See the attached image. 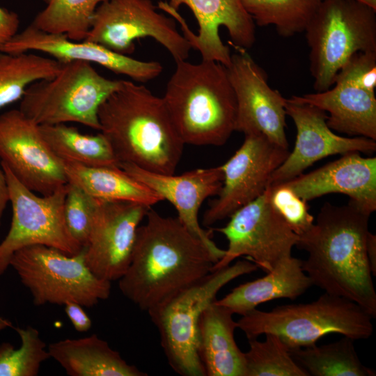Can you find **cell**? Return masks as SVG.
Here are the masks:
<instances>
[{
	"label": "cell",
	"mask_w": 376,
	"mask_h": 376,
	"mask_svg": "<svg viewBox=\"0 0 376 376\" xmlns=\"http://www.w3.org/2000/svg\"><path fill=\"white\" fill-rule=\"evenodd\" d=\"M139 226L130 265L118 280L122 294L148 312L212 272L217 262L178 217L150 207Z\"/></svg>",
	"instance_id": "1"
},
{
	"label": "cell",
	"mask_w": 376,
	"mask_h": 376,
	"mask_svg": "<svg viewBox=\"0 0 376 376\" xmlns=\"http://www.w3.org/2000/svg\"><path fill=\"white\" fill-rule=\"evenodd\" d=\"M369 214L354 202L326 203L296 244L308 253L302 269L315 285L350 299L376 317V292L366 254Z\"/></svg>",
	"instance_id": "2"
},
{
	"label": "cell",
	"mask_w": 376,
	"mask_h": 376,
	"mask_svg": "<svg viewBox=\"0 0 376 376\" xmlns=\"http://www.w3.org/2000/svg\"><path fill=\"white\" fill-rule=\"evenodd\" d=\"M100 131L119 162L173 175L185 143L179 136L162 97L143 85L122 79L121 86L100 105Z\"/></svg>",
	"instance_id": "3"
},
{
	"label": "cell",
	"mask_w": 376,
	"mask_h": 376,
	"mask_svg": "<svg viewBox=\"0 0 376 376\" xmlns=\"http://www.w3.org/2000/svg\"><path fill=\"white\" fill-rule=\"evenodd\" d=\"M162 99L185 144L220 146L235 131L237 102L227 68L212 60L176 61Z\"/></svg>",
	"instance_id": "4"
},
{
	"label": "cell",
	"mask_w": 376,
	"mask_h": 376,
	"mask_svg": "<svg viewBox=\"0 0 376 376\" xmlns=\"http://www.w3.org/2000/svg\"><path fill=\"white\" fill-rule=\"evenodd\" d=\"M373 318L357 303L324 292L310 303L277 306L269 311L255 308L242 315L237 326L247 339L274 334L293 350L313 346L330 334L367 339L373 332Z\"/></svg>",
	"instance_id": "5"
},
{
	"label": "cell",
	"mask_w": 376,
	"mask_h": 376,
	"mask_svg": "<svg viewBox=\"0 0 376 376\" xmlns=\"http://www.w3.org/2000/svg\"><path fill=\"white\" fill-rule=\"evenodd\" d=\"M258 267L249 260H238L211 272L196 283L148 312L157 327L161 346L171 368L182 376H205L198 354V331L205 308L217 299L229 282Z\"/></svg>",
	"instance_id": "6"
},
{
	"label": "cell",
	"mask_w": 376,
	"mask_h": 376,
	"mask_svg": "<svg viewBox=\"0 0 376 376\" xmlns=\"http://www.w3.org/2000/svg\"><path fill=\"white\" fill-rule=\"evenodd\" d=\"M304 32L313 88L324 91L354 54L376 52V10L355 0H322Z\"/></svg>",
	"instance_id": "7"
},
{
	"label": "cell",
	"mask_w": 376,
	"mask_h": 376,
	"mask_svg": "<svg viewBox=\"0 0 376 376\" xmlns=\"http://www.w3.org/2000/svg\"><path fill=\"white\" fill-rule=\"evenodd\" d=\"M61 63L55 76L28 87L19 109L38 125L77 123L100 132L99 108L122 79L106 78L87 62Z\"/></svg>",
	"instance_id": "8"
},
{
	"label": "cell",
	"mask_w": 376,
	"mask_h": 376,
	"mask_svg": "<svg viewBox=\"0 0 376 376\" xmlns=\"http://www.w3.org/2000/svg\"><path fill=\"white\" fill-rule=\"evenodd\" d=\"M10 266L36 306L73 301L91 308L111 294V282L99 279L87 267L84 247L68 255L43 244L26 246L13 254Z\"/></svg>",
	"instance_id": "9"
},
{
	"label": "cell",
	"mask_w": 376,
	"mask_h": 376,
	"mask_svg": "<svg viewBox=\"0 0 376 376\" xmlns=\"http://www.w3.org/2000/svg\"><path fill=\"white\" fill-rule=\"evenodd\" d=\"M1 166L13 215L10 230L0 243V275L10 266L13 254L26 246L43 244L68 255L80 252L83 247L71 236L64 219L68 183L49 195L40 196L23 185L6 166Z\"/></svg>",
	"instance_id": "10"
},
{
	"label": "cell",
	"mask_w": 376,
	"mask_h": 376,
	"mask_svg": "<svg viewBox=\"0 0 376 376\" xmlns=\"http://www.w3.org/2000/svg\"><path fill=\"white\" fill-rule=\"evenodd\" d=\"M157 8L151 0H107L97 8L84 40L129 56L136 40L152 38L175 62L187 60L191 45L178 31L174 19Z\"/></svg>",
	"instance_id": "11"
},
{
	"label": "cell",
	"mask_w": 376,
	"mask_h": 376,
	"mask_svg": "<svg viewBox=\"0 0 376 376\" xmlns=\"http://www.w3.org/2000/svg\"><path fill=\"white\" fill-rule=\"evenodd\" d=\"M375 88L376 52H359L340 69L331 88L292 97L329 113L331 130L376 141Z\"/></svg>",
	"instance_id": "12"
},
{
	"label": "cell",
	"mask_w": 376,
	"mask_h": 376,
	"mask_svg": "<svg viewBox=\"0 0 376 376\" xmlns=\"http://www.w3.org/2000/svg\"><path fill=\"white\" fill-rule=\"evenodd\" d=\"M229 218L225 226L213 229L226 237L228 248L212 272L244 256L267 273L279 261L292 256L299 236L271 205L267 188Z\"/></svg>",
	"instance_id": "13"
},
{
	"label": "cell",
	"mask_w": 376,
	"mask_h": 376,
	"mask_svg": "<svg viewBox=\"0 0 376 376\" xmlns=\"http://www.w3.org/2000/svg\"><path fill=\"white\" fill-rule=\"evenodd\" d=\"M160 9L177 20L202 59L229 65L231 53L220 38L221 26L227 29L233 46L248 49L256 41V24L241 0H169Z\"/></svg>",
	"instance_id": "14"
},
{
	"label": "cell",
	"mask_w": 376,
	"mask_h": 376,
	"mask_svg": "<svg viewBox=\"0 0 376 376\" xmlns=\"http://www.w3.org/2000/svg\"><path fill=\"white\" fill-rule=\"evenodd\" d=\"M242 146L221 169L222 187L203 217L210 226L261 196L273 172L285 161L289 150L260 134L244 135Z\"/></svg>",
	"instance_id": "15"
},
{
	"label": "cell",
	"mask_w": 376,
	"mask_h": 376,
	"mask_svg": "<svg viewBox=\"0 0 376 376\" xmlns=\"http://www.w3.org/2000/svg\"><path fill=\"white\" fill-rule=\"evenodd\" d=\"M0 160L23 185L42 196L68 183L63 163L46 143L40 125L19 109L0 115Z\"/></svg>",
	"instance_id": "16"
},
{
	"label": "cell",
	"mask_w": 376,
	"mask_h": 376,
	"mask_svg": "<svg viewBox=\"0 0 376 376\" xmlns=\"http://www.w3.org/2000/svg\"><path fill=\"white\" fill-rule=\"evenodd\" d=\"M227 68L237 102L235 131L260 134L288 149L285 100L267 82L265 72L246 49L235 47Z\"/></svg>",
	"instance_id": "17"
},
{
	"label": "cell",
	"mask_w": 376,
	"mask_h": 376,
	"mask_svg": "<svg viewBox=\"0 0 376 376\" xmlns=\"http://www.w3.org/2000/svg\"><path fill=\"white\" fill-rule=\"evenodd\" d=\"M150 207L97 199L84 247L85 263L97 277L111 282L123 276L131 260L137 229Z\"/></svg>",
	"instance_id": "18"
},
{
	"label": "cell",
	"mask_w": 376,
	"mask_h": 376,
	"mask_svg": "<svg viewBox=\"0 0 376 376\" xmlns=\"http://www.w3.org/2000/svg\"><path fill=\"white\" fill-rule=\"evenodd\" d=\"M286 115L293 120L297 130L296 141L292 152L273 172L268 186L290 180L328 156L350 152L371 155L376 150L375 140L363 136L344 137L335 134L327 124V113L312 104L286 98Z\"/></svg>",
	"instance_id": "19"
},
{
	"label": "cell",
	"mask_w": 376,
	"mask_h": 376,
	"mask_svg": "<svg viewBox=\"0 0 376 376\" xmlns=\"http://www.w3.org/2000/svg\"><path fill=\"white\" fill-rule=\"evenodd\" d=\"M119 167L169 201L178 212L180 222L204 243L217 262L224 256L225 250L212 240V229H203L198 221V212L204 201L217 195L222 187L224 175L220 166L196 169L179 175L153 173L127 163L120 164Z\"/></svg>",
	"instance_id": "20"
},
{
	"label": "cell",
	"mask_w": 376,
	"mask_h": 376,
	"mask_svg": "<svg viewBox=\"0 0 376 376\" xmlns=\"http://www.w3.org/2000/svg\"><path fill=\"white\" fill-rule=\"evenodd\" d=\"M2 52L10 54L40 52L59 62L81 61L97 64L140 83L155 79L163 70L157 61L137 60L85 40H72L64 34L47 33L36 29L31 24L18 32Z\"/></svg>",
	"instance_id": "21"
},
{
	"label": "cell",
	"mask_w": 376,
	"mask_h": 376,
	"mask_svg": "<svg viewBox=\"0 0 376 376\" xmlns=\"http://www.w3.org/2000/svg\"><path fill=\"white\" fill-rule=\"evenodd\" d=\"M281 184L306 201L338 193L348 196L369 214L376 210V157H363L359 152L343 154L336 161Z\"/></svg>",
	"instance_id": "22"
},
{
	"label": "cell",
	"mask_w": 376,
	"mask_h": 376,
	"mask_svg": "<svg viewBox=\"0 0 376 376\" xmlns=\"http://www.w3.org/2000/svg\"><path fill=\"white\" fill-rule=\"evenodd\" d=\"M214 301L199 322L198 354L205 376H246L244 352L235 340L237 321L228 308Z\"/></svg>",
	"instance_id": "23"
},
{
	"label": "cell",
	"mask_w": 376,
	"mask_h": 376,
	"mask_svg": "<svg viewBox=\"0 0 376 376\" xmlns=\"http://www.w3.org/2000/svg\"><path fill=\"white\" fill-rule=\"evenodd\" d=\"M313 285L302 269V260L289 256L263 277L242 283L214 302L233 314L243 315L263 303L276 299H295Z\"/></svg>",
	"instance_id": "24"
},
{
	"label": "cell",
	"mask_w": 376,
	"mask_h": 376,
	"mask_svg": "<svg viewBox=\"0 0 376 376\" xmlns=\"http://www.w3.org/2000/svg\"><path fill=\"white\" fill-rule=\"evenodd\" d=\"M50 357L70 376H146L96 334L67 338L48 345Z\"/></svg>",
	"instance_id": "25"
},
{
	"label": "cell",
	"mask_w": 376,
	"mask_h": 376,
	"mask_svg": "<svg viewBox=\"0 0 376 376\" xmlns=\"http://www.w3.org/2000/svg\"><path fill=\"white\" fill-rule=\"evenodd\" d=\"M63 163L68 182L79 186L93 198L150 207L163 201L159 194L119 166L91 167L65 161Z\"/></svg>",
	"instance_id": "26"
},
{
	"label": "cell",
	"mask_w": 376,
	"mask_h": 376,
	"mask_svg": "<svg viewBox=\"0 0 376 376\" xmlns=\"http://www.w3.org/2000/svg\"><path fill=\"white\" fill-rule=\"evenodd\" d=\"M41 134L52 152L62 162L91 167L119 166L106 136L83 134L66 123L40 125Z\"/></svg>",
	"instance_id": "27"
},
{
	"label": "cell",
	"mask_w": 376,
	"mask_h": 376,
	"mask_svg": "<svg viewBox=\"0 0 376 376\" xmlns=\"http://www.w3.org/2000/svg\"><path fill=\"white\" fill-rule=\"evenodd\" d=\"M354 341L343 336L331 343L289 350L309 376H375V371L361 361Z\"/></svg>",
	"instance_id": "28"
},
{
	"label": "cell",
	"mask_w": 376,
	"mask_h": 376,
	"mask_svg": "<svg viewBox=\"0 0 376 376\" xmlns=\"http://www.w3.org/2000/svg\"><path fill=\"white\" fill-rule=\"evenodd\" d=\"M61 63L36 52H0V109L19 100L32 84L55 76Z\"/></svg>",
	"instance_id": "29"
},
{
	"label": "cell",
	"mask_w": 376,
	"mask_h": 376,
	"mask_svg": "<svg viewBox=\"0 0 376 376\" xmlns=\"http://www.w3.org/2000/svg\"><path fill=\"white\" fill-rule=\"evenodd\" d=\"M256 25L274 26L283 37L304 31L322 0H241Z\"/></svg>",
	"instance_id": "30"
},
{
	"label": "cell",
	"mask_w": 376,
	"mask_h": 376,
	"mask_svg": "<svg viewBox=\"0 0 376 376\" xmlns=\"http://www.w3.org/2000/svg\"><path fill=\"white\" fill-rule=\"evenodd\" d=\"M46 6L31 23L52 33L65 35L75 41L84 40L91 26L94 13L107 0H44Z\"/></svg>",
	"instance_id": "31"
},
{
	"label": "cell",
	"mask_w": 376,
	"mask_h": 376,
	"mask_svg": "<svg viewBox=\"0 0 376 376\" xmlns=\"http://www.w3.org/2000/svg\"><path fill=\"white\" fill-rule=\"evenodd\" d=\"M265 336L263 341L248 339L249 348L244 352L246 376H309L277 335Z\"/></svg>",
	"instance_id": "32"
},
{
	"label": "cell",
	"mask_w": 376,
	"mask_h": 376,
	"mask_svg": "<svg viewBox=\"0 0 376 376\" xmlns=\"http://www.w3.org/2000/svg\"><path fill=\"white\" fill-rule=\"evenodd\" d=\"M21 339L16 349L10 343L0 345V376H36L42 362L50 358L37 329L14 327Z\"/></svg>",
	"instance_id": "33"
},
{
	"label": "cell",
	"mask_w": 376,
	"mask_h": 376,
	"mask_svg": "<svg viewBox=\"0 0 376 376\" xmlns=\"http://www.w3.org/2000/svg\"><path fill=\"white\" fill-rule=\"evenodd\" d=\"M97 199L79 186L68 182L63 213L67 228L82 247L86 244Z\"/></svg>",
	"instance_id": "34"
},
{
	"label": "cell",
	"mask_w": 376,
	"mask_h": 376,
	"mask_svg": "<svg viewBox=\"0 0 376 376\" xmlns=\"http://www.w3.org/2000/svg\"><path fill=\"white\" fill-rule=\"evenodd\" d=\"M267 189L271 205L296 235L300 236L310 230L315 221L307 201L283 184L267 187Z\"/></svg>",
	"instance_id": "35"
},
{
	"label": "cell",
	"mask_w": 376,
	"mask_h": 376,
	"mask_svg": "<svg viewBox=\"0 0 376 376\" xmlns=\"http://www.w3.org/2000/svg\"><path fill=\"white\" fill-rule=\"evenodd\" d=\"M19 26L18 15L0 7V52L18 33Z\"/></svg>",
	"instance_id": "36"
},
{
	"label": "cell",
	"mask_w": 376,
	"mask_h": 376,
	"mask_svg": "<svg viewBox=\"0 0 376 376\" xmlns=\"http://www.w3.org/2000/svg\"><path fill=\"white\" fill-rule=\"evenodd\" d=\"M63 306L65 312L76 331L86 332L90 330L92 321L81 304L68 301Z\"/></svg>",
	"instance_id": "37"
},
{
	"label": "cell",
	"mask_w": 376,
	"mask_h": 376,
	"mask_svg": "<svg viewBox=\"0 0 376 376\" xmlns=\"http://www.w3.org/2000/svg\"><path fill=\"white\" fill-rule=\"evenodd\" d=\"M9 201L10 195L8 182L0 161V226L4 210Z\"/></svg>",
	"instance_id": "38"
},
{
	"label": "cell",
	"mask_w": 376,
	"mask_h": 376,
	"mask_svg": "<svg viewBox=\"0 0 376 376\" xmlns=\"http://www.w3.org/2000/svg\"><path fill=\"white\" fill-rule=\"evenodd\" d=\"M366 254L372 275H376V235L368 233L366 238Z\"/></svg>",
	"instance_id": "39"
},
{
	"label": "cell",
	"mask_w": 376,
	"mask_h": 376,
	"mask_svg": "<svg viewBox=\"0 0 376 376\" xmlns=\"http://www.w3.org/2000/svg\"><path fill=\"white\" fill-rule=\"evenodd\" d=\"M12 327V322L10 320L0 317V331L8 327Z\"/></svg>",
	"instance_id": "40"
},
{
	"label": "cell",
	"mask_w": 376,
	"mask_h": 376,
	"mask_svg": "<svg viewBox=\"0 0 376 376\" xmlns=\"http://www.w3.org/2000/svg\"><path fill=\"white\" fill-rule=\"evenodd\" d=\"M376 10V0H355Z\"/></svg>",
	"instance_id": "41"
}]
</instances>
